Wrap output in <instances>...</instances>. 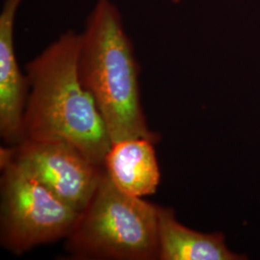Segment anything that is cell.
Listing matches in <instances>:
<instances>
[{"mask_svg": "<svg viewBox=\"0 0 260 260\" xmlns=\"http://www.w3.org/2000/svg\"><path fill=\"white\" fill-rule=\"evenodd\" d=\"M158 260H243L223 233H201L178 222L173 208L157 206Z\"/></svg>", "mask_w": 260, "mask_h": 260, "instance_id": "7", "label": "cell"}, {"mask_svg": "<svg viewBox=\"0 0 260 260\" xmlns=\"http://www.w3.org/2000/svg\"><path fill=\"white\" fill-rule=\"evenodd\" d=\"M23 0H5L0 13V135L9 146L23 141V115L28 96L26 75L15 51V22Z\"/></svg>", "mask_w": 260, "mask_h": 260, "instance_id": "6", "label": "cell"}, {"mask_svg": "<svg viewBox=\"0 0 260 260\" xmlns=\"http://www.w3.org/2000/svg\"><path fill=\"white\" fill-rule=\"evenodd\" d=\"M6 149L11 158L78 213L89 204L104 170L61 140H23Z\"/></svg>", "mask_w": 260, "mask_h": 260, "instance_id": "5", "label": "cell"}, {"mask_svg": "<svg viewBox=\"0 0 260 260\" xmlns=\"http://www.w3.org/2000/svg\"><path fill=\"white\" fill-rule=\"evenodd\" d=\"M154 144L145 138L112 144L103 160V168L121 192L143 198L157 191L161 174Z\"/></svg>", "mask_w": 260, "mask_h": 260, "instance_id": "8", "label": "cell"}, {"mask_svg": "<svg viewBox=\"0 0 260 260\" xmlns=\"http://www.w3.org/2000/svg\"><path fill=\"white\" fill-rule=\"evenodd\" d=\"M157 206L121 192L103 170L65 250L73 259H157Z\"/></svg>", "mask_w": 260, "mask_h": 260, "instance_id": "3", "label": "cell"}, {"mask_svg": "<svg viewBox=\"0 0 260 260\" xmlns=\"http://www.w3.org/2000/svg\"><path fill=\"white\" fill-rule=\"evenodd\" d=\"M172 2H174V3H178L180 0H171Z\"/></svg>", "mask_w": 260, "mask_h": 260, "instance_id": "9", "label": "cell"}, {"mask_svg": "<svg viewBox=\"0 0 260 260\" xmlns=\"http://www.w3.org/2000/svg\"><path fill=\"white\" fill-rule=\"evenodd\" d=\"M139 64L112 0H98L88 15L77 59V74L91 94L112 144L145 138L159 142L149 129L141 102Z\"/></svg>", "mask_w": 260, "mask_h": 260, "instance_id": "2", "label": "cell"}, {"mask_svg": "<svg viewBox=\"0 0 260 260\" xmlns=\"http://www.w3.org/2000/svg\"><path fill=\"white\" fill-rule=\"evenodd\" d=\"M80 34L67 31L25 65L23 140H61L98 166L112 146L93 98L77 74Z\"/></svg>", "mask_w": 260, "mask_h": 260, "instance_id": "1", "label": "cell"}, {"mask_svg": "<svg viewBox=\"0 0 260 260\" xmlns=\"http://www.w3.org/2000/svg\"><path fill=\"white\" fill-rule=\"evenodd\" d=\"M0 244L21 255L66 239L78 212L59 200L26 168L0 149Z\"/></svg>", "mask_w": 260, "mask_h": 260, "instance_id": "4", "label": "cell"}]
</instances>
